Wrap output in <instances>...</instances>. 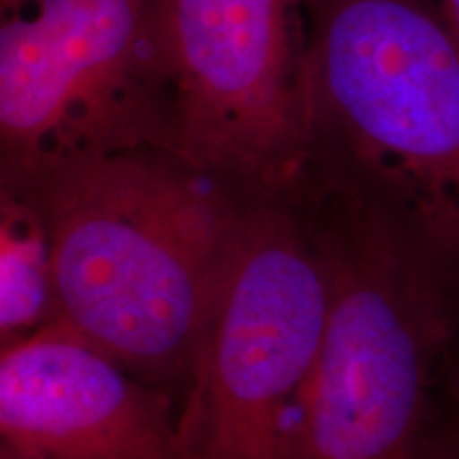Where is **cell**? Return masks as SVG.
I'll return each instance as SVG.
<instances>
[{
  "label": "cell",
  "mask_w": 459,
  "mask_h": 459,
  "mask_svg": "<svg viewBox=\"0 0 459 459\" xmlns=\"http://www.w3.org/2000/svg\"><path fill=\"white\" fill-rule=\"evenodd\" d=\"M0 187L43 217L56 319L152 385L187 383L245 196L164 152L66 160Z\"/></svg>",
  "instance_id": "obj_1"
},
{
  "label": "cell",
  "mask_w": 459,
  "mask_h": 459,
  "mask_svg": "<svg viewBox=\"0 0 459 459\" xmlns=\"http://www.w3.org/2000/svg\"><path fill=\"white\" fill-rule=\"evenodd\" d=\"M307 192L370 206L459 277V43L426 0H304Z\"/></svg>",
  "instance_id": "obj_2"
},
{
  "label": "cell",
  "mask_w": 459,
  "mask_h": 459,
  "mask_svg": "<svg viewBox=\"0 0 459 459\" xmlns=\"http://www.w3.org/2000/svg\"><path fill=\"white\" fill-rule=\"evenodd\" d=\"M300 204L328 268L330 307L281 459H429L455 283L355 198L317 192Z\"/></svg>",
  "instance_id": "obj_3"
},
{
  "label": "cell",
  "mask_w": 459,
  "mask_h": 459,
  "mask_svg": "<svg viewBox=\"0 0 459 459\" xmlns=\"http://www.w3.org/2000/svg\"><path fill=\"white\" fill-rule=\"evenodd\" d=\"M328 307L304 206L245 198L177 415V459H281Z\"/></svg>",
  "instance_id": "obj_4"
},
{
  "label": "cell",
  "mask_w": 459,
  "mask_h": 459,
  "mask_svg": "<svg viewBox=\"0 0 459 459\" xmlns=\"http://www.w3.org/2000/svg\"><path fill=\"white\" fill-rule=\"evenodd\" d=\"M130 152L175 156L162 0L3 4L0 181Z\"/></svg>",
  "instance_id": "obj_5"
},
{
  "label": "cell",
  "mask_w": 459,
  "mask_h": 459,
  "mask_svg": "<svg viewBox=\"0 0 459 459\" xmlns=\"http://www.w3.org/2000/svg\"><path fill=\"white\" fill-rule=\"evenodd\" d=\"M175 158L245 198L308 183L304 0H162Z\"/></svg>",
  "instance_id": "obj_6"
},
{
  "label": "cell",
  "mask_w": 459,
  "mask_h": 459,
  "mask_svg": "<svg viewBox=\"0 0 459 459\" xmlns=\"http://www.w3.org/2000/svg\"><path fill=\"white\" fill-rule=\"evenodd\" d=\"M0 432L26 459H177L169 398L57 319L3 347Z\"/></svg>",
  "instance_id": "obj_7"
},
{
  "label": "cell",
  "mask_w": 459,
  "mask_h": 459,
  "mask_svg": "<svg viewBox=\"0 0 459 459\" xmlns=\"http://www.w3.org/2000/svg\"><path fill=\"white\" fill-rule=\"evenodd\" d=\"M56 319L48 228L39 209L0 187V338L11 344Z\"/></svg>",
  "instance_id": "obj_8"
},
{
  "label": "cell",
  "mask_w": 459,
  "mask_h": 459,
  "mask_svg": "<svg viewBox=\"0 0 459 459\" xmlns=\"http://www.w3.org/2000/svg\"><path fill=\"white\" fill-rule=\"evenodd\" d=\"M429 459H459V366L446 389V406L436 428Z\"/></svg>",
  "instance_id": "obj_9"
},
{
  "label": "cell",
  "mask_w": 459,
  "mask_h": 459,
  "mask_svg": "<svg viewBox=\"0 0 459 459\" xmlns=\"http://www.w3.org/2000/svg\"><path fill=\"white\" fill-rule=\"evenodd\" d=\"M459 43V0H426Z\"/></svg>",
  "instance_id": "obj_10"
},
{
  "label": "cell",
  "mask_w": 459,
  "mask_h": 459,
  "mask_svg": "<svg viewBox=\"0 0 459 459\" xmlns=\"http://www.w3.org/2000/svg\"><path fill=\"white\" fill-rule=\"evenodd\" d=\"M0 459H26V457L17 455V453L9 451V449H4V446H3V455H0Z\"/></svg>",
  "instance_id": "obj_11"
},
{
  "label": "cell",
  "mask_w": 459,
  "mask_h": 459,
  "mask_svg": "<svg viewBox=\"0 0 459 459\" xmlns=\"http://www.w3.org/2000/svg\"><path fill=\"white\" fill-rule=\"evenodd\" d=\"M9 3H13V0H0V7H3V4H9Z\"/></svg>",
  "instance_id": "obj_12"
}]
</instances>
